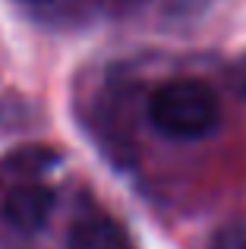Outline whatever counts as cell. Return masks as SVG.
<instances>
[{
  "instance_id": "6da1fadb",
  "label": "cell",
  "mask_w": 246,
  "mask_h": 249,
  "mask_svg": "<svg viewBox=\"0 0 246 249\" xmlns=\"http://www.w3.org/2000/svg\"><path fill=\"white\" fill-rule=\"evenodd\" d=\"M148 117L152 126L171 139H202L221 123V104L205 82L174 79L155 89Z\"/></svg>"
},
{
  "instance_id": "7a4b0ae2",
  "label": "cell",
  "mask_w": 246,
  "mask_h": 249,
  "mask_svg": "<svg viewBox=\"0 0 246 249\" xmlns=\"http://www.w3.org/2000/svg\"><path fill=\"white\" fill-rule=\"evenodd\" d=\"M51 208H54V193L48 186H41V183H22V186L10 189V196L3 202V218L16 231L32 233L51 218Z\"/></svg>"
},
{
  "instance_id": "3957f363",
  "label": "cell",
  "mask_w": 246,
  "mask_h": 249,
  "mask_svg": "<svg viewBox=\"0 0 246 249\" xmlns=\"http://www.w3.org/2000/svg\"><path fill=\"white\" fill-rule=\"evenodd\" d=\"M67 249H133V240L107 214H86L73 221L67 233Z\"/></svg>"
},
{
  "instance_id": "277c9868",
  "label": "cell",
  "mask_w": 246,
  "mask_h": 249,
  "mask_svg": "<svg viewBox=\"0 0 246 249\" xmlns=\"http://www.w3.org/2000/svg\"><path fill=\"white\" fill-rule=\"evenodd\" d=\"M215 249H246V221H234V224L221 227L215 237Z\"/></svg>"
}]
</instances>
